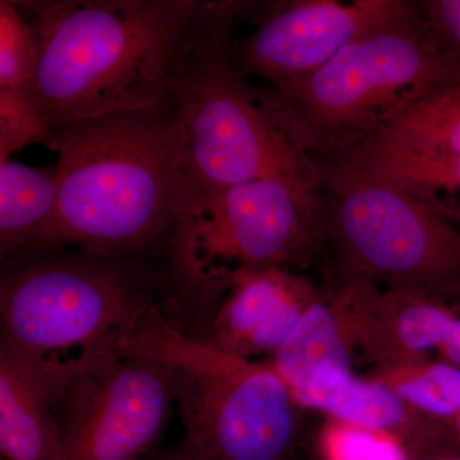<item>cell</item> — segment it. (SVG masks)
Segmentation results:
<instances>
[{
  "label": "cell",
  "mask_w": 460,
  "mask_h": 460,
  "mask_svg": "<svg viewBox=\"0 0 460 460\" xmlns=\"http://www.w3.org/2000/svg\"><path fill=\"white\" fill-rule=\"evenodd\" d=\"M441 440L445 443L460 445V413L454 419L440 423Z\"/></svg>",
  "instance_id": "obj_27"
},
{
  "label": "cell",
  "mask_w": 460,
  "mask_h": 460,
  "mask_svg": "<svg viewBox=\"0 0 460 460\" xmlns=\"http://www.w3.org/2000/svg\"><path fill=\"white\" fill-rule=\"evenodd\" d=\"M71 357H38L0 345L2 460H60V396Z\"/></svg>",
  "instance_id": "obj_13"
},
{
  "label": "cell",
  "mask_w": 460,
  "mask_h": 460,
  "mask_svg": "<svg viewBox=\"0 0 460 460\" xmlns=\"http://www.w3.org/2000/svg\"><path fill=\"white\" fill-rule=\"evenodd\" d=\"M317 453L320 460H411L394 436L332 417L321 429Z\"/></svg>",
  "instance_id": "obj_21"
},
{
  "label": "cell",
  "mask_w": 460,
  "mask_h": 460,
  "mask_svg": "<svg viewBox=\"0 0 460 460\" xmlns=\"http://www.w3.org/2000/svg\"><path fill=\"white\" fill-rule=\"evenodd\" d=\"M40 48L26 91L53 128L168 99L198 25L196 0L14 2Z\"/></svg>",
  "instance_id": "obj_1"
},
{
  "label": "cell",
  "mask_w": 460,
  "mask_h": 460,
  "mask_svg": "<svg viewBox=\"0 0 460 460\" xmlns=\"http://www.w3.org/2000/svg\"><path fill=\"white\" fill-rule=\"evenodd\" d=\"M356 358L343 305L323 286L269 362L295 395L330 377L353 372Z\"/></svg>",
  "instance_id": "obj_15"
},
{
  "label": "cell",
  "mask_w": 460,
  "mask_h": 460,
  "mask_svg": "<svg viewBox=\"0 0 460 460\" xmlns=\"http://www.w3.org/2000/svg\"><path fill=\"white\" fill-rule=\"evenodd\" d=\"M335 157L394 184L460 226V155H420L368 140Z\"/></svg>",
  "instance_id": "obj_16"
},
{
  "label": "cell",
  "mask_w": 460,
  "mask_h": 460,
  "mask_svg": "<svg viewBox=\"0 0 460 460\" xmlns=\"http://www.w3.org/2000/svg\"><path fill=\"white\" fill-rule=\"evenodd\" d=\"M402 0L272 3L255 31L234 44L235 68L277 84L319 71L363 32L401 11Z\"/></svg>",
  "instance_id": "obj_10"
},
{
  "label": "cell",
  "mask_w": 460,
  "mask_h": 460,
  "mask_svg": "<svg viewBox=\"0 0 460 460\" xmlns=\"http://www.w3.org/2000/svg\"><path fill=\"white\" fill-rule=\"evenodd\" d=\"M460 84L417 3L363 32L319 71L271 84L314 160L345 155L376 135L399 109Z\"/></svg>",
  "instance_id": "obj_6"
},
{
  "label": "cell",
  "mask_w": 460,
  "mask_h": 460,
  "mask_svg": "<svg viewBox=\"0 0 460 460\" xmlns=\"http://www.w3.org/2000/svg\"><path fill=\"white\" fill-rule=\"evenodd\" d=\"M304 410L394 436L407 452L416 453L441 438L440 426L411 410L401 396L376 378L337 375L293 395Z\"/></svg>",
  "instance_id": "obj_14"
},
{
  "label": "cell",
  "mask_w": 460,
  "mask_h": 460,
  "mask_svg": "<svg viewBox=\"0 0 460 460\" xmlns=\"http://www.w3.org/2000/svg\"><path fill=\"white\" fill-rule=\"evenodd\" d=\"M150 460H213L205 456L204 453L193 447L192 445L181 441L177 447H172V449L165 450V452L160 453L159 456H154Z\"/></svg>",
  "instance_id": "obj_26"
},
{
  "label": "cell",
  "mask_w": 460,
  "mask_h": 460,
  "mask_svg": "<svg viewBox=\"0 0 460 460\" xmlns=\"http://www.w3.org/2000/svg\"><path fill=\"white\" fill-rule=\"evenodd\" d=\"M157 286L136 257L78 250L23 257L3 269L0 345L38 357L83 353L157 305Z\"/></svg>",
  "instance_id": "obj_8"
},
{
  "label": "cell",
  "mask_w": 460,
  "mask_h": 460,
  "mask_svg": "<svg viewBox=\"0 0 460 460\" xmlns=\"http://www.w3.org/2000/svg\"><path fill=\"white\" fill-rule=\"evenodd\" d=\"M56 166L0 163V257L3 265L32 255L58 208Z\"/></svg>",
  "instance_id": "obj_17"
},
{
  "label": "cell",
  "mask_w": 460,
  "mask_h": 460,
  "mask_svg": "<svg viewBox=\"0 0 460 460\" xmlns=\"http://www.w3.org/2000/svg\"><path fill=\"white\" fill-rule=\"evenodd\" d=\"M349 320L357 357L378 367L429 358L447 337L458 308L447 302L385 290L330 266L326 270Z\"/></svg>",
  "instance_id": "obj_11"
},
{
  "label": "cell",
  "mask_w": 460,
  "mask_h": 460,
  "mask_svg": "<svg viewBox=\"0 0 460 460\" xmlns=\"http://www.w3.org/2000/svg\"><path fill=\"white\" fill-rule=\"evenodd\" d=\"M53 132L26 89H0V163L29 145L48 146Z\"/></svg>",
  "instance_id": "obj_22"
},
{
  "label": "cell",
  "mask_w": 460,
  "mask_h": 460,
  "mask_svg": "<svg viewBox=\"0 0 460 460\" xmlns=\"http://www.w3.org/2000/svg\"><path fill=\"white\" fill-rule=\"evenodd\" d=\"M165 366L186 431L213 460H295L302 411L270 362L242 358L187 334L159 304L99 344Z\"/></svg>",
  "instance_id": "obj_5"
},
{
  "label": "cell",
  "mask_w": 460,
  "mask_h": 460,
  "mask_svg": "<svg viewBox=\"0 0 460 460\" xmlns=\"http://www.w3.org/2000/svg\"><path fill=\"white\" fill-rule=\"evenodd\" d=\"M319 292L320 288L295 271L248 272L223 299L204 341L242 358L271 357Z\"/></svg>",
  "instance_id": "obj_12"
},
{
  "label": "cell",
  "mask_w": 460,
  "mask_h": 460,
  "mask_svg": "<svg viewBox=\"0 0 460 460\" xmlns=\"http://www.w3.org/2000/svg\"><path fill=\"white\" fill-rule=\"evenodd\" d=\"M40 48L14 2H0V89H27L38 74Z\"/></svg>",
  "instance_id": "obj_20"
},
{
  "label": "cell",
  "mask_w": 460,
  "mask_h": 460,
  "mask_svg": "<svg viewBox=\"0 0 460 460\" xmlns=\"http://www.w3.org/2000/svg\"><path fill=\"white\" fill-rule=\"evenodd\" d=\"M241 3H204L168 100L180 136L181 193L262 180L321 189L298 124L271 89H256L230 62L226 29Z\"/></svg>",
  "instance_id": "obj_3"
},
{
  "label": "cell",
  "mask_w": 460,
  "mask_h": 460,
  "mask_svg": "<svg viewBox=\"0 0 460 460\" xmlns=\"http://www.w3.org/2000/svg\"><path fill=\"white\" fill-rule=\"evenodd\" d=\"M368 140L420 155H460V84L413 100Z\"/></svg>",
  "instance_id": "obj_18"
},
{
  "label": "cell",
  "mask_w": 460,
  "mask_h": 460,
  "mask_svg": "<svg viewBox=\"0 0 460 460\" xmlns=\"http://www.w3.org/2000/svg\"><path fill=\"white\" fill-rule=\"evenodd\" d=\"M411 460H460V445L445 443L429 444L411 456Z\"/></svg>",
  "instance_id": "obj_25"
},
{
  "label": "cell",
  "mask_w": 460,
  "mask_h": 460,
  "mask_svg": "<svg viewBox=\"0 0 460 460\" xmlns=\"http://www.w3.org/2000/svg\"><path fill=\"white\" fill-rule=\"evenodd\" d=\"M436 40L460 74V0L417 2Z\"/></svg>",
  "instance_id": "obj_23"
},
{
  "label": "cell",
  "mask_w": 460,
  "mask_h": 460,
  "mask_svg": "<svg viewBox=\"0 0 460 460\" xmlns=\"http://www.w3.org/2000/svg\"><path fill=\"white\" fill-rule=\"evenodd\" d=\"M370 377L385 384L411 410L438 425L460 413V370L441 359L375 368Z\"/></svg>",
  "instance_id": "obj_19"
},
{
  "label": "cell",
  "mask_w": 460,
  "mask_h": 460,
  "mask_svg": "<svg viewBox=\"0 0 460 460\" xmlns=\"http://www.w3.org/2000/svg\"><path fill=\"white\" fill-rule=\"evenodd\" d=\"M332 268L385 290L460 296V226L341 157L316 160Z\"/></svg>",
  "instance_id": "obj_7"
},
{
  "label": "cell",
  "mask_w": 460,
  "mask_h": 460,
  "mask_svg": "<svg viewBox=\"0 0 460 460\" xmlns=\"http://www.w3.org/2000/svg\"><path fill=\"white\" fill-rule=\"evenodd\" d=\"M59 183L35 253L74 247L137 257L171 233L181 198L180 136L171 102L54 128Z\"/></svg>",
  "instance_id": "obj_2"
},
{
  "label": "cell",
  "mask_w": 460,
  "mask_h": 460,
  "mask_svg": "<svg viewBox=\"0 0 460 460\" xmlns=\"http://www.w3.org/2000/svg\"><path fill=\"white\" fill-rule=\"evenodd\" d=\"M326 243L328 208L310 184L262 178L181 193L169 233L175 305L211 321L239 277L310 268Z\"/></svg>",
  "instance_id": "obj_4"
},
{
  "label": "cell",
  "mask_w": 460,
  "mask_h": 460,
  "mask_svg": "<svg viewBox=\"0 0 460 460\" xmlns=\"http://www.w3.org/2000/svg\"><path fill=\"white\" fill-rule=\"evenodd\" d=\"M174 385L165 366L96 347L71 357L60 396V460H140L159 441Z\"/></svg>",
  "instance_id": "obj_9"
},
{
  "label": "cell",
  "mask_w": 460,
  "mask_h": 460,
  "mask_svg": "<svg viewBox=\"0 0 460 460\" xmlns=\"http://www.w3.org/2000/svg\"><path fill=\"white\" fill-rule=\"evenodd\" d=\"M438 359L460 370V310L443 343L438 348Z\"/></svg>",
  "instance_id": "obj_24"
}]
</instances>
